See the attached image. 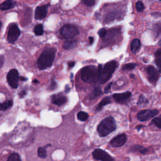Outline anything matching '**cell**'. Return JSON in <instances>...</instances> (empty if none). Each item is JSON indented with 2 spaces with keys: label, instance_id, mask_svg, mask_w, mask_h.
<instances>
[{
  "label": "cell",
  "instance_id": "1",
  "mask_svg": "<svg viewBox=\"0 0 161 161\" xmlns=\"http://www.w3.org/2000/svg\"><path fill=\"white\" fill-rule=\"evenodd\" d=\"M102 66L99 65L98 68L95 66H86L81 70V78L86 82L93 83L100 80V73L102 69Z\"/></svg>",
  "mask_w": 161,
  "mask_h": 161
},
{
  "label": "cell",
  "instance_id": "44",
  "mask_svg": "<svg viewBox=\"0 0 161 161\" xmlns=\"http://www.w3.org/2000/svg\"><path fill=\"white\" fill-rule=\"evenodd\" d=\"M33 82H37L38 81H36V80H35Z\"/></svg>",
  "mask_w": 161,
  "mask_h": 161
},
{
  "label": "cell",
  "instance_id": "12",
  "mask_svg": "<svg viewBox=\"0 0 161 161\" xmlns=\"http://www.w3.org/2000/svg\"><path fill=\"white\" fill-rule=\"evenodd\" d=\"M147 72L148 75V81L151 83L155 84L158 81L159 78V72L157 70L154 66H149L147 68Z\"/></svg>",
  "mask_w": 161,
  "mask_h": 161
},
{
  "label": "cell",
  "instance_id": "21",
  "mask_svg": "<svg viewBox=\"0 0 161 161\" xmlns=\"http://www.w3.org/2000/svg\"><path fill=\"white\" fill-rule=\"evenodd\" d=\"M34 32L37 35H41L44 33V29L43 26L41 24H38L35 26Z\"/></svg>",
  "mask_w": 161,
  "mask_h": 161
},
{
  "label": "cell",
  "instance_id": "11",
  "mask_svg": "<svg viewBox=\"0 0 161 161\" xmlns=\"http://www.w3.org/2000/svg\"><path fill=\"white\" fill-rule=\"evenodd\" d=\"M131 96L132 93L129 91L123 93H116L113 95V99L116 103L120 104H126Z\"/></svg>",
  "mask_w": 161,
  "mask_h": 161
},
{
  "label": "cell",
  "instance_id": "42",
  "mask_svg": "<svg viewBox=\"0 0 161 161\" xmlns=\"http://www.w3.org/2000/svg\"><path fill=\"white\" fill-rule=\"evenodd\" d=\"M1 26H2V25H1V22H0V30H1Z\"/></svg>",
  "mask_w": 161,
  "mask_h": 161
},
{
  "label": "cell",
  "instance_id": "2",
  "mask_svg": "<svg viewBox=\"0 0 161 161\" xmlns=\"http://www.w3.org/2000/svg\"><path fill=\"white\" fill-rule=\"evenodd\" d=\"M56 49L55 48H47L41 54L37 61V66L40 69H45L52 66L56 57Z\"/></svg>",
  "mask_w": 161,
  "mask_h": 161
},
{
  "label": "cell",
  "instance_id": "8",
  "mask_svg": "<svg viewBox=\"0 0 161 161\" xmlns=\"http://www.w3.org/2000/svg\"><path fill=\"white\" fill-rule=\"evenodd\" d=\"M127 136L125 133L118 135L109 142V145L113 147H120L127 142Z\"/></svg>",
  "mask_w": 161,
  "mask_h": 161
},
{
  "label": "cell",
  "instance_id": "6",
  "mask_svg": "<svg viewBox=\"0 0 161 161\" xmlns=\"http://www.w3.org/2000/svg\"><path fill=\"white\" fill-rule=\"evenodd\" d=\"M158 113L159 111L157 109H145L137 114V118L140 121H145L156 116Z\"/></svg>",
  "mask_w": 161,
  "mask_h": 161
},
{
  "label": "cell",
  "instance_id": "19",
  "mask_svg": "<svg viewBox=\"0 0 161 161\" xmlns=\"http://www.w3.org/2000/svg\"><path fill=\"white\" fill-rule=\"evenodd\" d=\"M155 63L159 71L161 72V49L156 51L155 52Z\"/></svg>",
  "mask_w": 161,
  "mask_h": 161
},
{
  "label": "cell",
  "instance_id": "17",
  "mask_svg": "<svg viewBox=\"0 0 161 161\" xmlns=\"http://www.w3.org/2000/svg\"><path fill=\"white\" fill-rule=\"evenodd\" d=\"M77 44V42L74 40H70L66 41L63 44V48L66 50H70L72 49L74 47H75Z\"/></svg>",
  "mask_w": 161,
  "mask_h": 161
},
{
  "label": "cell",
  "instance_id": "16",
  "mask_svg": "<svg viewBox=\"0 0 161 161\" xmlns=\"http://www.w3.org/2000/svg\"><path fill=\"white\" fill-rule=\"evenodd\" d=\"M141 45L140 41L139 39H134L131 43V51L132 53L136 54L139 50Z\"/></svg>",
  "mask_w": 161,
  "mask_h": 161
},
{
  "label": "cell",
  "instance_id": "20",
  "mask_svg": "<svg viewBox=\"0 0 161 161\" xmlns=\"http://www.w3.org/2000/svg\"><path fill=\"white\" fill-rule=\"evenodd\" d=\"M13 101L11 100L7 101L3 103H0V110L4 111L12 107Z\"/></svg>",
  "mask_w": 161,
  "mask_h": 161
},
{
  "label": "cell",
  "instance_id": "26",
  "mask_svg": "<svg viewBox=\"0 0 161 161\" xmlns=\"http://www.w3.org/2000/svg\"><path fill=\"white\" fill-rule=\"evenodd\" d=\"M135 6H136V9H137V11H139V12H142V11L145 9L144 5L142 1H137L136 3Z\"/></svg>",
  "mask_w": 161,
  "mask_h": 161
},
{
  "label": "cell",
  "instance_id": "35",
  "mask_svg": "<svg viewBox=\"0 0 161 161\" xmlns=\"http://www.w3.org/2000/svg\"><path fill=\"white\" fill-rule=\"evenodd\" d=\"M148 148H142V149H140V150L139 151L141 153V154H146V153L148 152Z\"/></svg>",
  "mask_w": 161,
  "mask_h": 161
},
{
  "label": "cell",
  "instance_id": "34",
  "mask_svg": "<svg viewBox=\"0 0 161 161\" xmlns=\"http://www.w3.org/2000/svg\"><path fill=\"white\" fill-rule=\"evenodd\" d=\"M112 86V82H111V83H109V84L107 86V87L105 88V92L106 93H108L109 91V90H110V89H111Z\"/></svg>",
  "mask_w": 161,
  "mask_h": 161
},
{
  "label": "cell",
  "instance_id": "28",
  "mask_svg": "<svg viewBox=\"0 0 161 161\" xmlns=\"http://www.w3.org/2000/svg\"><path fill=\"white\" fill-rule=\"evenodd\" d=\"M148 103V101L147 98L144 97V95H140L139 101H138V105H146Z\"/></svg>",
  "mask_w": 161,
  "mask_h": 161
},
{
  "label": "cell",
  "instance_id": "4",
  "mask_svg": "<svg viewBox=\"0 0 161 161\" xmlns=\"http://www.w3.org/2000/svg\"><path fill=\"white\" fill-rule=\"evenodd\" d=\"M118 67V62L112 61L108 62L102 68L100 76V82L101 84L107 82L112 77L113 74L115 71Z\"/></svg>",
  "mask_w": 161,
  "mask_h": 161
},
{
  "label": "cell",
  "instance_id": "32",
  "mask_svg": "<svg viewBox=\"0 0 161 161\" xmlns=\"http://www.w3.org/2000/svg\"><path fill=\"white\" fill-rule=\"evenodd\" d=\"M102 94V92H101V90L99 88H97L96 89L95 91H93V94H92V98H96L97 96H99L100 95H101Z\"/></svg>",
  "mask_w": 161,
  "mask_h": 161
},
{
  "label": "cell",
  "instance_id": "22",
  "mask_svg": "<svg viewBox=\"0 0 161 161\" xmlns=\"http://www.w3.org/2000/svg\"><path fill=\"white\" fill-rule=\"evenodd\" d=\"M88 116H89L88 115V113L83 112H80L77 113V118L82 121L87 120V119L88 118Z\"/></svg>",
  "mask_w": 161,
  "mask_h": 161
},
{
  "label": "cell",
  "instance_id": "40",
  "mask_svg": "<svg viewBox=\"0 0 161 161\" xmlns=\"http://www.w3.org/2000/svg\"><path fill=\"white\" fill-rule=\"evenodd\" d=\"M144 127V125H138V126L137 127V130H140Z\"/></svg>",
  "mask_w": 161,
  "mask_h": 161
},
{
  "label": "cell",
  "instance_id": "18",
  "mask_svg": "<svg viewBox=\"0 0 161 161\" xmlns=\"http://www.w3.org/2000/svg\"><path fill=\"white\" fill-rule=\"evenodd\" d=\"M111 103V100L109 97H106L105 98H103L102 101L99 103V105H98V107L96 108V110L97 111H100L101 109L103 108V107H104L105 106H106L108 104H109Z\"/></svg>",
  "mask_w": 161,
  "mask_h": 161
},
{
  "label": "cell",
  "instance_id": "39",
  "mask_svg": "<svg viewBox=\"0 0 161 161\" xmlns=\"http://www.w3.org/2000/svg\"><path fill=\"white\" fill-rule=\"evenodd\" d=\"M89 43H90V44H93V42H94V39H93V37H89Z\"/></svg>",
  "mask_w": 161,
  "mask_h": 161
},
{
  "label": "cell",
  "instance_id": "23",
  "mask_svg": "<svg viewBox=\"0 0 161 161\" xmlns=\"http://www.w3.org/2000/svg\"><path fill=\"white\" fill-rule=\"evenodd\" d=\"M152 124L154 125L155 127L159 128H161V115L155 118L152 120Z\"/></svg>",
  "mask_w": 161,
  "mask_h": 161
},
{
  "label": "cell",
  "instance_id": "36",
  "mask_svg": "<svg viewBox=\"0 0 161 161\" xmlns=\"http://www.w3.org/2000/svg\"><path fill=\"white\" fill-rule=\"evenodd\" d=\"M4 63V58L2 56H0V69L2 68Z\"/></svg>",
  "mask_w": 161,
  "mask_h": 161
},
{
  "label": "cell",
  "instance_id": "13",
  "mask_svg": "<svg viewBox=\"0 0 161 161\" xmlns=\"http://www.w3.org/2000/svg\"><path fill=\"white\" fill-rule=\"evenodd\" d=\"M47 5H43L38 6L35 10V18L37 20H42L44 18L47 14Z\"/></svg>",
  "mask_w": 161,
  "mask_h": 161
},
{
  "label": "cell",
  "instance_id": "30",
  "mask_svg": "<svg viewBox=\"0 0 161 161\" xmlns=\"http://www.w3.org/2000/svg\"><path fill=\"white\" fill-rule=\"evenodd\" d=\"M84 5L88 6H92L95 4V0H82Z\"/></svg>",
  "mask_w": 161,
  "mask_h": 161
},
{
  "label": "cell",
  "instance_id": "10",
  "mask_svg": "<svg viewBox=\"0 0 161 161\" xmlns=\"http://www.w3.org/2000/svg\"><path fill=\"white\" fill-rule=\"evenodd\" d=\"M18 72L16 69L11 70L8 74L7 81L11 87H12L13 88H17L18 87Z\"/></svg>",
  "mask_w": 161,
  "mask_h": 161
},
{
  "label": "cell",
  "instance_id": "5",
  "mask_svg": "<svg viewBox=\"0 0 161 161\" xmlns=\"http://www.w3.org/2000/svg\"><path fill=\"white\" fill-rule=\"evenodd\" d=\"M61 33L66 38H71L79 33L77 27L72 25H65L62 27Z\"/></svg>",
  "mask_w": 161,
  "mask_h": 161
},
{
  "label": "cell",
  "instance_id": "7",
  "mask_svg": "<svg viewBox=\"0 0 161 161\" xmlns=\"http://www.w3.org/2000/svg\"><path fill=\"white\" fill-rule=\"evenodd\" d=\"M93 158L96 160L101 161H114L112 157L108 154L107 152L100 148H97L93 152Z\"/></svg>",
  "mask_w": 161,
  "mask_h": 161
},
{
  "label": "cell",
  "instance_id": "15",
  "mask_svg": "<svg viewBox=\"0 0 161 161\" xmlns=\"http://www.w3.org/2000/svg\"><path fill=\"white\" fill-rule=\"evenodd\" d=\"M66 102L67 98L64 96H54L52 98V103L57 106H61L65 104Z\"/></svg>",
  "mask_w": 161,
  "mask_h": 161
},
{
  "label": "cell",
  "instance_id": "43",
  "mask_svg": "<svg viewBox=\"0 0 161 161\" xmlns=\"http://www.w3.org/2000/svg\"><path fill=\"white\" fill-rule=\"evenodd\" d=\"M159 45H160V46H161V40L159 41Z\"/></svg>",
  "mask_w": 161,
  "mask_h": 161
},
{
  "label": "cell",
  "instance_id": "24",
  "mask_svg": "<svg viewBox=\"0 0 161 161\" xmlns=\"http://www.w3.org/2000/svg\"><path fill=\"white\" fill-rule=\"evenodd\" d=\"M38 155L40 158H47V151L44 147H39L38 149Z\"/></svg>",
  "mask_w": 161,
  "mask_h": 161
},
{
  "label": "cell",
  "instance_id": "27",
  "mask_svg": "<svg viewBox=\"0 0 161 161\" xmlns=\"http://www.w3.org/2000/svg\"><path fill=\"white\" fill-rule=\"evenodd\" d=\"M154 30L156 37H158L159 35H160L161 34V23L155 25L154 26Z\"/></svg>",
  "mask_w": 161,
  "mask_h": 161
},
{
  "label": "cell",
  "instance_id": "38",
  "mask_svg": "<svg viewBox=\"0 0 161 161\" xmlns=\"http://www.w3.org/2000/svg\"><path fill=\"white\" fill-rule=\"evenodd\" d=\"M25 95H26V91H22L20 93V96L21 98H22V97L24 96Z\"/></svg>",
  "mask_w": 161,
  "mask_h": 161
},
{
  "label": "cell",
  "instance_id": "9",
  "mask_svg": "<svg viewBox=\"0 0 161 161\" xmlns=\"http://www.w3.org/2000/svg\"><path fill=\"white\" fill-rule=\"evenodd\" d=\"M20 35V30L17 25L13 24L11 25L8 33V40L10 43H14L16 41Z\"/></svg>",
  "mask_w": 161,
  "mask_h": 161
},
{
  "label": "cell",
  "instance_id": "33",
  "mask_svg": "<svg viewBox=\"0 0 161 161\" xmlns=\"http://www.w3.org/2000/svg\"><path fill=\"white\" fill-rule=\"evenodd\" d=\"M143 147L142 145H133L131 148H130V151L131 152H135V151H140V149H142Z\"/></svg>",
  "mask_w": 161,
  "mask_h": 161
},
{
  "label": "cell",
  "instance_id": "45",
  "mask_svg": "<svg viewBox=\"0 0 161 161\" xmlns=\"http://www.w3.org/2000/svg\"><path fill=\"white\" fill-rule=\"evenodd\" d=\"M160 1H161V0H160Z\"/></svg>",
  "mask_w": 161,
  "mask_h": 161
},
{
  "label": "cell",
  "instance_id": "37",
  "mask_svg": "<svg viewBox=\"0 0 161 161\" xmlns=\"http://www.w3.org/2000/svg\"><path fill=\"white\" fill-rule=\"evenodd\" d=\"M74 64H75V62H70L68 63V66L69 68H72V67H73L74 66Z\"/></svg>",
  "mask_w": 161,
  "mask_h": 161
},
{
  "label": "cell",
  "instance_id": "31",
  "mask_svg": "<svg viewBox=\"0 0 161 161\" xmlns=\"http://www.w3.org/2000/svg\"><path fill=\"white\" fill-rule=\"evenodd\" d=\"M107 33V30L105 29H101L99 30V32H98V35H99V36L102 38H105Z\"/></svg>",
  "mask_w": 161,
  "mask_h": 161
},
{
  "label": "cell",
  "instance_id": "3",
  "mask_svg": "<svg viewBox=\"0 0 161 161\" xmlns=\"http://www.w3.org/2000/svg\"><path fill=\"white\" fill-rule=\"evenodd\" d=\"M116 128V124L115 119L112 116H108L99 124L97 128V131L100 137H105L115 131Z\"/></svg>",
  "mask_w": 161,
  "mask_h": 161
},
{
  "label": "cell",
  "instance_id": "14",
  "mask_svg": "<svg viewBox=\"0 0 161 161\" xmlns=\"http://www.w3.org/2000/svg\"><path fill=\"white\" fill-rule=\"evenodd\" d=\"M16 5L15 1L13 0H6L3 3L0 5V9L1 10H7L13 8Z\"/></svg>",
  "mask_w": 161,
  "mask_h": 161
},
{
  "label": "cell",
  "instance_id": "29",
  "mask_svg": "<svg viewBox=\"0 0 161 161\" xmlns=\"http://www.w3.org/2000/svg\"><path fill=\"white\" fill-rule=\"evenodd\" d=\"M136 64H133V63H130L128 64H125L123 66L122 69L123 70H131L134 69V68H135Z\"/></svg>",
  "mask_w": 161,
  "mask_h": 161
},
{
  "label": "cell",
  "instance_id": "25",
  "mask_svg": "<svg viewBox=\"0 0 161 161\" xmlns=\"http://www.w3.org/2000/svg\"><path fill=\"white\" fill-rule=\"evenodd\" d=\"M7 161H20V158L17 153H13L10 155Z\"/></svg>",
  "mask_w": 161,
  "mask_h": 161
},
{
  "label": "cell",
  "instance_id": "41",
  "mask_svg": "<svg viewBox=\"0 0 161 161\" xmlns=\"http://www.w3.org/2000/svg\"><path fill=\"white\" fill-rule=\"evenodd\" d=\"M21 80H26V79H24V77H21Z\"/></svg>",
  "mask_w": 161,
  "mask_h": 161
}]
</instances>
